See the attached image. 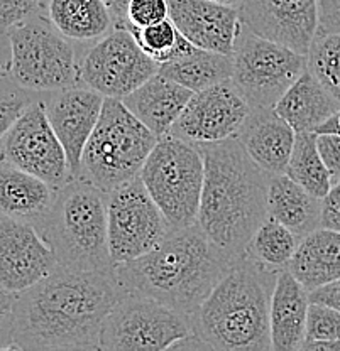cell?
<instances>
[{
    "label": "cell",
    "instance_id": "cell-1",
    "mask_svg": "<svg viewBox=\"0 0 340 351\" xmlns=\"http://www.w3.org/2000/svg\"><path fill=\"white\" fill-rule=\"evenodd\" d=\"M122 295L113 270L58 265L17 294L14 350H100L102 324Z\"/></svg>",
    "mask_w": 340,
    "mask_h": 351
},
{
    "label": "cell",
    "instance_id": "cell-2",
    "mask_svg": "<svg viewBox=\"0 0 340 351\" xmlns=\"http://www.w3.org/2000/svg\"><path fill=\"white\" fill-rule=\"evenodd\" d=\"M236 261L195 223L173 228L148 254L113 265V277L127 294L151 298L192 319Z\"/></svg>",
    "mask_w": 340,
    "mask_h": 351
},
{
    "label": "cell",
    "instance_id": "cell-3",
    "mask_svg": "<svg viewBox=\"0 0 340 351\" xmlns=\"http://www.w3.org/2000/svg\"><path fill=\"white\" fill-rule=\"evenodd\" d=\"M199 147L205 160V181L196 223L218 248L240 258L256 230L269 217L271 176L254 162L239 137Z\"/></svg>",
    "mask_w": 340,
    "mask_h": 351
},
{
    "label": "cell",
    "instance_id": "cell-4",
    "mask_svg": "<svg viewBox=\"0 0 340 351\" xmlns=\"http://www.w3.org/2000/svg\"><path fill=\"white\" fill-rule=\"evenodd\" d=\"M277 272L249 255L236 261L192 317L196 348L271 350L269 307Z\"/></svg>",
    "mask_w": 340,
    "mask_h": 351
},
{
    "label": "cell",
    "instance_id": "cell-5",
    "mask_svg": "<svg viewBox=\"0 0 340 351\" xmlns=\"http://www.w3.org/2000/svg\"><path fill=\"white\" fill-rule=\"evenodd\" d=\"M60 265L111 272L107 193L85 178H71L56 188L51 210L38 226Z\"/></svg>",
    "mask_w": 340,
    "mask_h": 351
},
{
    "label": "cell",
    "instance_id": "cell-6",
    "mask_svg": "<svg viewBox=\"0 0 340 351\" xmlns=\"http://www.w3.org/2000/svg\"><path fill=\"white\" fill-rule=\"evenodd\" d=\"M158 141L122 100L105 97L100 119L83 151L82 178L111 193L141 174Z\"/></svg>",
    "mask_w": 340,
    "mask_h": 351
},
{
    "label": "cell",
    "instance_id": "cell-7",
    "mask_svg": "<svg viewBox=\"0 0 340 351\" xmlns=\"http://www.w3.org/2000/svg\"><path fill=\"white\" fill-rule=\"evenodd\" d=\"M139 176L173 228H186L199 221L205 181V160L199 144L163 135Z\"/></svg>",
    "mask_w": 340,
    "mask_h": 351
},
{
    "label": "cell",
    "instance_id": "cell-8",
    "mask_svg": "<svg viewBox=\"0 0 340 351\" xmlns=\"http://www.w3.org/2000/svg\"><path fill=\"white\" fill-rule=\"evenodd\" d=\"M10 76L21 86L45 95L78 86V56L73 41L65 38L43 14L31 17L7 34Z\"/></svg>",
    "mask_w": 340,
    "mask_h": 351
},
{
    "label": "cell",
    "instance_id": "cell-9",
    "mask_svg": "<svg viewBox=\"0 0 340 351\" xmlns=\"http://www.w3.org/2000/svg\"><path fill=\"white\" fill-rule=\"evenodd\" d=\"M196 348L192 319L151 298L124 292L105 317L100 350L164 351Z\"/></svg>",
    "mask_w": 340,
    "mask_h": 351
},
{
    "label": "cell",
    "instance_id": "cell-10",
    "mask_svg": "<svg viewBox=\"0 0 340 351\" xmlns=\"http://www.w3.org/2000/svg\"><path fill=\"white\" fill-rule=\"evenodd\" d=\"M234 85L252 108H273L306 69V56L269 41L242 24L232 53Z\"/></svg>",
    "mask_w": 340,
    "mask_h": 351
},
{
    "label": "cell",
    "instance_id": "cell-11",
    "mask_svg": "<svg viewBox=\"0 0 340 351\" xmlns=\"http://www.w3.org/2000/svg\"><path fill=\"white\" fill-rule=\"evenodd\" d=\"M107 213L113 265L148 254L173 230L141 176L107 193Z\"/></svg>",
    "mask_w": 340,
    "mask_h": 351
},
{
    "label": "cell",
    "instance_id": "cell-12",
    "mask_svg": "<svg viewBox=\"0 0 340 351\" xmlns=\"http://www.w3.org/2000/svg\"><path fill=\"white\" fill-rule=\"evenodd\" d=\"M158 73L159 63L141 49L127 29H113L78 58L80 85L119 100Z\"/></svg>",
    "mask_w": 340,
    "mask_h": 351
},
{
    "label": "cell",
    "instance_id": "cell-13",
    "mask_svg": "<svg viewBox=\"0 0 340 351\" xmlns=\"http://www.w3.org/2000/svg\"><path fill=\"white\" fill-rule=\"evenodd\" d=\"M0 157L54 188L71 179L67 152L51 125L43 97L7 132L0 142Z\"/></svg>",
    "mask_w": 340,
    "mask_h": 351
},
{
    "label": "cell",
    "instance_id": "cell-14",
    "mask_svg": "<svg viewBox=\"0 0 340 351\" xmlns=\"http://www.w3.org/2000/svg\"><path fill=\"white\" fill-rule=\"evenodd\" d=\"M252 107L232 80L195 91L170 130L193 144H210L237 137Z\"/></svg>",
    "mask_w": 340,
    "mask_h": 351
},
{
    "label": "cell",
    "instance_id": "cell-15",
    "mask_svg": "<svg viewBox=\"0 0 340 351\" xmlns=\"http://www.w3.org/2000/svg\"><path fill=\"white\" fill-rule=\"evenodd\" d=\"M58 265L56 254L32 223L0 217V287L19 294Z\"/></svg>",
    "mask_w": 340,
    "mask_h": 351
},
{
    "label": "cell",
    "instance_id": "cell-16",
    "mask_svg": "<svg viewBox=\"0 0 340 351\" xmlns=\"http://www.w3.org/2000/svg\"><path fill=\"white\" fill-rule=\"evenodd\" d=\"M237 10L254 34L308 56L318 32L317 0H244Z\"/></svg>",
    "mask_w": 340,
    "mask_h": 351
},
{
    "label": "cell",
    "instance_id": "cell-17",
    "mask_svg": "<svg viewBox=\"0 0 340 351\" xmlns=\"http://www.w3.org/2000/svg\"><path fill=\"white\" fill-rule=\"evenodd\" d=\"M47 117L67 152L71 178L82 176V157L100 119L105 97L89 86H71L43 97Z\"/></svg>",
    "mask_w": 340,
    "mask_h": 351
},
{
    "label": "cell",
    "instance_id": "cell-18",
    "mask_svg": "<svg viewBox=\"0 0 340 351\" xmlns=\"http://www.w3.org/2000/svg\"><path fill=\"white\" fill-rule=\"evenodd\" d=\"M170 19L193 46L232 54L242 31L239 10L212 0H168Z\"/></svg>",
    "mask_w": 340,
    "mask_h": 351
},
{
    "label": "cell",
    "instance_id": "cell-19",
    "mask_svg": "<svg viewBox=\"0 0 340 351\" xmlns=\"http://www.w3.org/2000/svg\"><path fill=\"white\" fill-rule=\"evenodd\" d=\"M239 141L254 162L269 176L286 173L293 152L296 132L273 108H252L239 132Z\"/></svg>",
    "mask_w": 340,
    "mask_h": 351
},
{
    "label": "cell",
    "instance_id": "cell-20",
    "mask_svg": "<svg viewBox=\"0 0 340 351\" xmlns=\"http://www.w3.org/2000/svg\"><path fill=\"white\" fill-rule=\"evenodd\" d=\"M310 292L288 269L277 272L269 307L271 350L298 351L306 339Z\"/></svg>",
    "mask_w": 340,
    "mask_h": 351
},
{
    "label": "cell",
    "instance_id": "cell-21",
    "mask_svg": "<svg viewBox=\"0 0 340 351\" xmlns=\"http://www.w3.org/2000/svg\"><path fill=\"white\" fill-rule=\"evenodd\" d=\"M193 91L161 73L122 98L124 105L158 137L170 134Z\"/></svg>",
    "mask_w": 340,
    "mask_h": 351
},
{
    "label": "cell",
    "instance_id": "cell-22",
    "mask_svg": "<svg viewBox=\"0 0 340 351\" xmlns=\"http://www.w3.org/2000/svg\"><path fill=\"white\" fill-rule=\"evenodd\" d=\"M56 188L0 157V217L32 223L38 228L51 210Z\"/></svg>",
    "mask_w": 340,
    "mask_h": 351
},
{
    "label": "cell",
    "instance_id": "cell-23",
    "mask_svg": "<svg viewBox=\"0 0 340 351\" xmlns=\"http://www.w3.org/2000/svg\"><path fill=\"white\" fill-rule=\"evenodd\" d=\"M339 108V101L325 90L308 68L274 105L277 115L286 120L296 134L317 132Z\"/></svg>",
    "mask_w": 340,
    "mask_h": 351
},
{
    "label": "cell",
    "instance_id": "cell-24",
    "mask_svg": "<svg viewBox=\"0 0 340 351\" xmlns=\"http://www.w3.org/2000/svg\"><path fill=\"white\" fill-rule=\"evenodd\" d=\"M306 291L340 279V232L318 226L303 237L286 267Z\"/></svg>",
    "mask_w": 340,
    "mask_h": 351
},
{
    "label": "cell",
    "instance_id": "cell-25",
    "mask_svg": "<svg viewBox=\"0 0 340 351\" xmlns=\"http://www.w3.org/2000/svg\"><path fill=\"white\" fill-rule=\"evenodd\" d=\"M47 19L69 41L90 44L115 29L104 0H46Z\"/></svg>",
    "mask_w": 340,
    "mask_h": 351
},
{
    "label": "cell",
    "instance_id": "cell-26",
    "mask_svg": "<svg viewBox=\"0 0 340 351\" xmlns=\"http://www.w3.org/2000/svg\"><path fill=\"white\" fill-rule=\"evenodd\" d=\"M268 213L303 239L321 226V199L302 188L286 174L271 176Z\"/></svg>",
    "mask_w": 340,
    "mask_h": 351
},
{
    "label": "cell",
    "instance_id": "cell-27",
    "mask_svg": "<svg viewBox=\"0 0 340 351\" xmlns=\"http://www.w3.org/2000/svg\"><path fill=\"white\" fill-rule=\"evenodd\" d=\"M159 73L195 93L217 83L232 80V54L195 47L192 53L161 64Z\"/></svg>",
    "mask_w": 340,
    "mask_h": 351
},
{
    "label": "cell",
    "instance_id": "cell-28",
    "mask_svg": "<svg viewBox=\"0 0 340 351\" xmlns=\"http://www.w3.org/2000/svg\"><path fill=\"white\" fill-rule=\"evenodd\" d=\"M284 174L320 199L328 195L334 184H332L330 173L318 152L317 132L296 134L293 152Z\"/></svg>",
    "mask_w": 340,
    "mask_h": 351
},
{
    "label": "cell",
    "instance_id": "cell-29",
    "mask_svg": "<svg viewBox=\"0 0 340 351\" xmlns=\"http://www.w3.org/2000/svg\"><path fill=\"white\" fill-rule=\"evenodd\" d=\"M299 241L302 239L288 226L268 217L252 235L246 255L268 269L283 270L295 257Z\"/></svg>",
    "mask_w": 340,
    "mask_h": 351
},
{
    "label": "cell",
    "instance_id": "cell-30",
    "mask_svg": "<svg viewBox=\"0 0 340 351\" xmlns=\"http://www.w3.org/2000/svg\"><path fill=\"white\" fill-rule=\"evenodd\" d=\"M126 29L134 36L141 49L156 63H159V66L178 60L192 53L196 47L181 34L180 29L170 17L148 27H136L133 24H127Z\"/></svg>",
    "mask_w": 340,
    "mask_h": 351
},
{
    "label": "cell",
    "instance_id": "cell-31",
    "mask_svg": "<svg viewBox=\"0 0 340 351\" xmlns=\"http://www.w3.org/2000/svg\"><path fill=\"white\" fill-rule=\"evenodd\" d=\"M306 68L340 104V34L317 36L306 56Z\"/></svg>",
    "mask_w": 340,
    "mask_h": 351
},
{
    "label": "cell",
    "instance_id": "cell-32",
    "mask_svg": "<svg viewBox=\"0 0 340 351\" xmlns=\"http://www.w3.org/2000/svg\"><path fill=\"white\" fill-rule=\"evenodd\" d=\"M302 350L340 351V311L335 307L310 302L306 339Z\"/></svg>",
    "mask_w": 340,
    "mask_h": 351
},
{
    "label": "cell",
    "instance_id": "cell-33",
    "mask_svg": "<svg viewBox=\"0 0 340 351\" xmlns=\"http://www.w3.org/2000/svg\"><path fill=\"white\" fill-rule=\"evenodd\" d=\"M41 97L39 93L21 86L16 80L10 76L9 69L0 68V142L12 129L21 115Z\"/></svg>",
    "mask_w": 340,
    "mask_h": 351
},
{
    "label": "cell",
    "instance_id": "cell-34",
    "mask_svg": "<svg viewBox=\"0 0 340 351\" xmlns=\"http://www.w3.org/2000/svg\"><path fill=\"white\" fill-rule=\"evenodd\" d=\"M45 0H0V34H9L14 27L41 14Z\"/></svg>",
    "mask_w": 340,
    "mask_h": 351
},
{
    "label": "cell",
    "instance_id": "cell-35",
    "mask_svg": "<svg viewBox=\"0 0 340 351\" xmlns=\"http://www.w3.org/2000/svg\"><path fill=\"white\" fill-rule=\"evenodd\" d=\"M170 17L168 0H131L127 7V21L136 27H148Z\"/></svg>",
    "mask_w": 340,
    "mask_h": 351
},
{
    "label": "cell",
    "instance_id": "cell-36",
    "mask_svg": "<svg viewBox=\"0 0 340 351\" xmlns=\"http://www.w3.org/2000/svg\"><path fill=\"white\" fill-rule=\"evenodd\" d=\"M17 294L0 287V350H14Z\"/></svg>",
    "mask_w": 340,
    "mask_h": 351
},
{
    "label": "cell",
    "instance_id": "cell-37",
    "mask_svg": "<svg viewBox=\"0 0 340 351\" xmlns=\"http://www.w3.org/2000/svg\"><path fill=\"white\" fill-rule=\"evenodd\" d=\"M317 145L328 173L332 184L340 181V135L339 134H317Z\"/></svg>",
    "mask_w": 340,
    "mask_h": 351
},
{
    "label": "cell",
    "instance_id": "cell-38",
    "mask_svg": "<svg viewBox=\"0 0 340 351\" xmlns=\"http://www.w3.org/2000/svg\"><path fill=\"white\" fill-rule=\"evenodd\" d=\"M318 32L317 36L340 34V0H317Z\"/></svg>",
    "mask_w": 340,
    "mask_h": 351
},
{
    "label": "cell",
    "instance_id": "cell-39",
    "mask_svg": "<svg viewBox=\"0 0 340 351\" xmlns=\"http://www.w3.org/2000/svg\"><path fill=\"white\" fill-rule=\"evenodd\" d=\"M321 226L340 232V181L321 199Z\"/></svg>",
    "mask_w": 340,
    "mask_h": 351
},
{
    "label": "cell",
    "instance_id": "cell-40",
    "mask_svg": "<svg viewBox=\"0 0 340 351\" xmlns=\"http://www.w3.org/2000/svg\"><path fill=\"white\" fill-rule=\"evenodd\" d=\"M310 302H318L340 311V279L310 291Z\"/></svg>",
    "mask_w": 340,
    "mask_h": 351
},
{
    "label": "cell",
    "instance_id": "cell-41",
    "mask_svg": "<svg viewBox=\"0 0 340 351\" xmlns=\"http://www.w3.org/2000/svg\"><path fill=\"white\" fill-rule=\"evenodd\" d=\"M107 3L109 10H111L113 22H115V29H126L129 21H127V7H129L131 0H104Z\"/></svg>",
    "mask_w": 340,
    "mask_h": 351
},
{
    "label": "cell",
    "instance_id": "cell-42",
    "mask_svg": "<svg viewBox=\"0 0 340 351\" xmlns=\"http://www.w3.org/2000/svg\"><path fill=\"white\" fill-rule=\"evenodd\" d=\"M317 134H339L340 135V108L332 117H328L317 129Z\"/></svg>",
    "mask_w": 340,
    "mask_h": 351
},
{
    "label": "cell",
    "instance_id": "cell-43",
    "mask_svg": "<svg viewBox=\"0 0 340 351\" xmlns=\"http://www.w3.org/2000/svg\"><path fill=\"white\" fill-rule=\"evenodd\" d=\"M212 2H217V3H222V5L234 7V9H239V7L242 5L244 0H212Z\"/></svg>",
    "mask_w": 340,
    "mask_h": 351
}]
</instances>
